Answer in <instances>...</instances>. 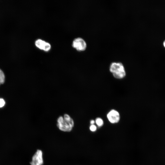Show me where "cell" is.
<instances>
[{
	"label": "cell",
	"instance_id": "6da1fadb",
	"mask_svg": "<svg viewBox=\"0 0 165 165\" xmlns=\"http://www.w3.org/2000/svg\"><path fill=\"white\" fill-rule=\"evenodd\" d=\"M74 126L73 119L67 114H64V117L60 116L57 119V126L61 131L70 132L72 130Z\"/></svg>",
	"mask_w": 165,
	"mask_h": 165
},
{
	"label": "cell",
	"instance_id": "7a4b0ae2",
	"mask_svg": "<svg viewBox=\"0 0 165 165\" xmlns=\"http://www.w3.org/2000/svg\"><path fill=\"white\" fill-rule=\"evenodd\" d=\"M109 69L113 77L117 79H121L126 75L124 67L120 62H113L110 64Z\"/></svg>",
	"mask_w": 165,
	"mask_h": 165
},
{
	"label": "cell",
	"instance_id": "3957f363",
	"mask_svg": "<svg viewBox=\"0 0 165 165\" xmlns=\"http://www.w3.org/2000/svg\"><path fill=\"white\" fill-rule=\"evenodd\" d=\"M43 152L41 150L37 149L33 156L30 164L31 165H43Z\"/></svg>",
	"mask_w": 165,
	"mask_h": 165
},
{
	"label": "cell",
	"instance_id": "277c9868",
	"mask_svg": "<svg viewBox=\"0 0 165 165\" xmlns=\"http://www.w3.org/2000/svg\"><path fill=\"white\" fill-rule=\"evenodd\" d=\"M107 118L111 123H118L120 120V115L119 112L115 109L111 110L107 114Z\"/></svg>",
	"mask_w": 165,
	"mask_h": 165
},
{
	"label": "cell",
	"instance_id": "5b68a950",
	"mask_svg": "<svg viewBox=\"0 0 165 165\" xmlns=\"http://www.w3.org/2000/svg\"><path fill=\"white\" fill-rule=\"evenodd\" d=\"M72 46L78 51H83L86 47V44L85 40L80 37L75 38L72 43Z\"/></svg>",
	"mask_w": 165,
	"mask_h": 165
},
{
	"label": "cell",
	"instance_id": "8992f818",
	"mask_svg": "<svg viewBox=\"0 0 165 165\" xmlns=\"http://www.w3.org/2000/svg\"><path fill=\"white\" fill-rule=\"evenodd\" d=\"M35 44L38 48L45 51H48L51 49V46L49 43L40 39L37 40Z\"/></svg>",
	"mask_w": 165,
	"mask_h": 165
},
{
	"label": "cell",
	"instance_id": "52a82bcc",
	"mask_svg": "<svg viewBox=\"0 0 165 165\" xmlns=\"http://www.w3.org/2000/svg\"><path fill=\"white\" fill-rule=\"evenodd\" d=\"M95 122L97 125L99 127H102L104 124L103 120L100 117L97 118L95 119Z\"/></svg>",
	"mask_w": 165,
	"mask_h": 165
},
{
	"label": "cell",
	"instance_id": "ba28073f",
	"mask_svg": "<svg viewBox=\"0 0 165 165\" xmlns=\"http://www.w3.org/2000/svg\"><path fill=\"white\" fill-rule=\"evenodd\" d=\"M5 77L3 72L0 69V85L4 83Z\"/></svg>",
	"mask_w": 165,
	"mask_h": 165
},
{
	"label": "cell",
	"instance_id": "9c48e42d",
	"mask_svg": "<svg viewBox=\"0 0 165 165\" xmlns=\"http://www.w3.org/2000/svg\"><path fill=\"white\" fill-rule=\"evenodd\" d=\"M90 130L92 132H95L97 130V127L94 124L91 125L90 127Z\"/></svg>",
	"mask_w": 165,
	"mask_h": 165
},
{
	"label": "cell",
	"instance_id": "30bf717a",
	"mask_svg": "<svg viewBox=\"0 0 165 165\" xmlns=\"http://www.w3.org/2000/svg\"><path fill=\"white\" fill-rule=\"evenodd\" d=\"M5 103L4 100L3 99L0 98V108L3 107Z\"/></svg>",
	"mask_w": 165,
	"mask_h": 165
},
{
	"label": "cell",
	"instance_id": "8fae6325",
	"mask_svg": "<svg viewBox=\"0 0 165 165\" xmlns=\"http://www.w3.org/2000/svg\"><path fill=\"white\" fill-rule=\"evenodd\" d=\"M95 121L94 120H92L90 121V123L91 125H93Z\"/></svg>",
	"mask_w": 165,
	"mask_h": 165
},
{
	"label": "cell",
	"instance_id": "7c38bea8",
	"mask_svg": "<svg viewBox=\"0 0 165 165\" xmlns=\"http://www.w3.org/2000/svg\"><path fill=\"white\" fill-rule=\"evenodd\" d=\"M163 45L165 47V40L163 42Z\"/></svg>",
	"mask_w": 165,
	"mask_h": 165
}]
</instances>
